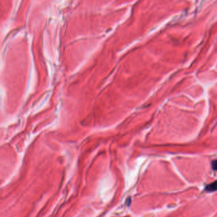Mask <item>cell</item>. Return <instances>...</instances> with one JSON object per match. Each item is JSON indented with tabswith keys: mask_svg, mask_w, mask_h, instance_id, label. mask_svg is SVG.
Masks as SVG:
<instances>
[{
	"mask_svg": "<svg viewBox=\"0 0 217 217\" xmlns=\"http://www.w3.org/2000/svg\"><path fill=\"white\" fill-rule=\"evenodd\" d=\"M216 190V182H214L213 183L208 185L206 187V191L208 192H214Z\"/></svg>",
	"mask_w": 217,
	"mask_h": 217,
	"instance_id": "1",
	"label": "cell"
},
{
	"mask_svg": "<svg viewBox=\"0 0 217 217\" xmlns=\"http://www.w3.org/2000/svg\"><path fill=\"white\" fill-rule=\"evenodd\" d=\"M212 165H213V167L214 170H216V161H214L212 163Z\"/></svg>",
	"mask_w": 217,
	"mask_h": 217,
	"instance_id": "2",
	"label": "cell"
}]
</instances>
